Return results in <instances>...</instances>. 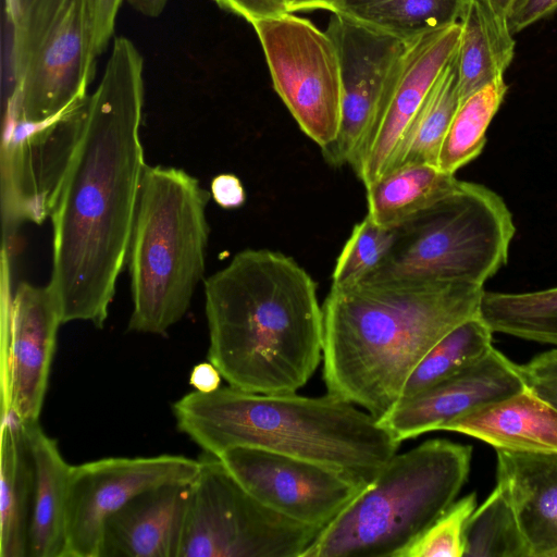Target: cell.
Returning <instances> with one entry per match:
<instances>
[{"instance_id": "obj_1", "label": "cell", "mask_w": 557, "mask_h": 557, "mask_svg": "<svg viewBox=\"0 0 557 557\" xmlns=\"http://www.w3.org/2000/svg\"><path fill=\"white\" fill-rule=\"evenodd\" d=\"M144 60L116 37L96 90L84 106L76 147L51 210L52 271L48 283L62 322L102 329L127 263L146 168L140 125Z\"/></svg>"}, {"instance_id": "obj_2", "label": "cell", "mask_w": 557, "mask_h": 557, "mask_svg": "<svg viewBox=\"0 0 557 557\" xmlns=\"http://www.w3.org/2000/svg\"><path fill=\"white\" fill-rule=\"evenodd\" d=\"M208 358L228 385L295 393L322 361L323 312L311 275L292 257L245 249L205 280Z\"/></svg>"}, {"instance_id": "obj_3", "label": "cell", "mask_w": 557, "mask_h": 557, "mask_svg": "<svg viewBox=\"0 0 557 557\" xmlns=\"http://www.w3.org/2000/svg\"><path fill=\"white\" fill-rule=\"evenodd\" d=\"M484 292L465 283L332 286L322 304L327 393L384 418L432 346L480 314Z\"/></svg>"}, {"instance_id": "obj_4", "label": "cell", "mask_w": 557, "mask_h": 557, "mask_svg": "<svg viewBox=\"0 0 557 557\" xmlns=\"http://www.w3.org/2000/svg\"><path fill=\"white\" fill-rule=\"evenodd\" d=\"M326 393L261 394L231 385L191 392L172 406L180 432L219 457L253 447L312 461L369 486L400 442L364 409Z\"/></svg>"}, {"instance_id": "obj_5", "label": "cell", "mask_w": 557, "mask_h": 557, "mask_svg": "<svg viewBox=\"0 0 557 557\" xmlns=\"http://www.w3.org/2000/svg\"><path fill=\"white\" fill-rule=\"evenodd\" d=\"M210 196L183 169L146 165L126 263L128 331L165 335L186 314L205 274Z\"/></svg>"}, {"instance_id": "obj_6", "label": "cell", "mask_w": 557, "mask_h": 557, "mask_svg": "<svg viewBox=\"0 0 557 557\" xmlns=\"http://www.w3.org/2000/svg\"><path fill=\"white\" fill-rule=\"evenodd\" d=\"M472 447L432 438L396 453L301 557H397L465 485Z\"/></svg>"}, {"instance_id": "obj_7", "label": "cell", "mask_w": 557, "mask_h": 557, "mask_svg": "<svg viewBox=\"0 0 557 557\" xmlns=\"http://www.w3.org/2000/svg\"><path fill=\"white\" fill-rule=\"evenodd\" d=\"M394 232L383 262L360 282L483 286L507 263L516 227L500 196L481 184L460 181L455 190Z\"/></svg>"}, {"instance_id": "obj_8", "label": "cell", "mask_w": 557, "mask_h": 557, "mask_svg": "<svg viewBox=\"0 0 557 557\" xmlns=\"http://www.w3.org/2000/svg\"><path fill=\"white\" fill-rule=\"evenodd\" d=\"M11 28L8 94L20 95L18 121L42 122L86 100L96 65L91 0H22Z\"/></svg>"}, {"instance_id": "obj_9", "label": "cell", "mask_w": 557, "mask_h": 557, "mask_svg": "<svg viewBox=\"0 0 557 557\" xmlns=\"http://www.w3.org/2000/svg\"><path fill=\"white\" fill-rule=\"evenodd\" d=\"M322 530L264 506L219 457L203 451L178 557H301Z\"/></svg>"}, {"instance_id": "obj_10", "label": "cell", "mask_w": 557, "mask_h": 557, "mask_svg": "<svg viewBox=\"0 0 557 557\" xmlns=\"http://www.w3.org/2000/svg\"><path fill=\"white\" fill-rule=\"evenodd\" d=\"M273 87L300 129L321 149L341 123L336 46L325 30L292 12L253 22Z\"/></svg>"}, {"instance_id": "obj_11", "label": "cell", "mask_w": 557, "mask_h": 557, "mask_svg": "<svg viewBox=\"0 0 557 557\" xmlns=\"http://www.w3.org/2000/svg\"><path fill=\"white\" fill-rule=\"evenodd\" d=\"M85 102L42 122L18 121L2 135L1 214L9 257L18 227L24 222L40 224L51 214L79 137Z\"/></svg>"}, {"instance_id": "obj_12", "label": "cell", "mask_w": 557, "mask_h": 557, "mask_svg": "<svg viewBox=\"0 0 557 557\" xmlns=\"http://www.w3.org/2000/svg\"><path fill=\"white\" fill-rule=\"evenodd\" d=\"M325 32L339 58L342 109L337 135L321 152L334 168H354L375 132L408 41L334 13Z\"/></svg>"}, {"instance_id": "obj_13", "label": "cell", "mask_w": 557, "mask_h": 557, "mask_svg": "<svg viewBox=\"0 0 557 557\" xmlns=\"http://www.w3.org/2000/svg\"><path fill=\"white\" fill-rule=\"evenodd\" d=\"M199 459L181 455L109 457L72 466L63 557H100L108 518L137 494L168 483L191 482Z\"/></svg>"}, {"instance_id": "obj_14", "label": "cell", "mask_w": 557, "mask_h": 557, "mask_svg": "<svg viewBox=\"0 0 557 557\" xmlns=\"http://www.w3.org/2000/svg\"><path fill=\"white\" fill-rule=\"evenodd\" d=\"M219 458L264 506L322 529L366 488L341 471L265 449L235 447Z\"/></svg>"}, {"instance_id": "obj_15", "label": "cell", "mask_w": 557, "mask_h": 557, "mask_svg": "<svg viewBox=\"0 0 557 557\" xmlns=\"http://www.w3.org/2000/svg\"><path fill=\"white\" fill-rule=\"evenodd\" d=\"M61 324L50 286L21 282L9 307L2 416L22 423L38 421Z\"/></svg>"}, {"instance_id": "obj_16", "label": "cell", "mask_w": 557, "mask_h": 557, "mask_svg": "<svg viewBox=\"0 0 557 557\" xmlns=\"http://www.w3.org/2000/svg\"><path fill=\"white\" fill-rule=\"evenodd\" d=\"M460 33L458 22L407 42L375 132L352 168L366 187L387 172L410 122L456 53Z\"/></svg>"}, {"instance_id": "obj_17", "label": "cell", "mask_w": 557, "mask_h": 557, "mask_svg": "<svg viewBox=\"0 0 557 557\" xmlns=\"http://www.w3.org/2000/svg\"><path fill=\"white\" fill-rule=\"evenodd\" d=\"M525 388L520 368L496 348L482 359L413 398L379 421L401 443L443 430L456 418Z\"/></svg>"}, {"instance_id": "obj_18", "label": "cell", "mask_w": 557, "mask_h": 557, "mask_svg": "<svg viewBox=\"0 0 557 557\" xmlns=\"http://www.w3.org/2000/svg\"><path fill=\"white\" fill-rule=\"evenodd\" d=\"M190 482L146 490L106 521L100 557H178Z\"/></svg>"}, {"instance_id": "obj_19", "label": "cell", "mask_w": 557, "mask_h": 557, "mask_svg": "<svg viewBox=\"0 0 557 557\" xmlns=\"http://www.w3.org/2000/svg\"><path fill=\"white\" fill-rule=\"evenodd\" d=\"M497 485L509 500L531 557L557 553V453L496 449Z\"/></svg>"}, {"instance_id": "obj_20", "label": "cell", "mask_w": 557, "mask_h": 557, "mask_svg": "<svg viewBox=\"0 0 557 557\" xmlns=\"http://www.w3.org/2000/svg\"><path fill=\"white\" fill-rule=\"evenodd\" d=\"M495 449L557 453V409L527 387L448 422Z\"/></svg>"}, {"instance_id": "obj_21", "label": "cell", "mask_w": 557, "mask_h": 557, "mask_svg": "<svg viewBox=\"0 0 557 557\" xmlns=\"http://www.w3.org/2000/svg\"><path fill=\"white\" fill-rule=\"evenodd\" d=\"M34 462L27 557H63L65 509L72 466L38 421L23 423Z\"/></svg>"}, {"instance_id": "obj_22", "label": "cell", "mask_w": 557, "mask_h": 557, "mask_svg": "<svg viewBox=\"0 0 557 557\" xmlns=\"http://www.w3.org/2000/svg\"><path fill=\"white\" fill-rule=\"evenodd\" d=\"M34 462L22 422L2 416L0 461V557H27Z\"/></svg>"}, {"instance_id": "obj_23", "label": "cell", "mask_w": 557, "mask_h": 557, "mask_svg": "<svg viewBox=\"0 0 557 557\" xmlns=\"http://www.w3.org/2000/svg\"><path fill=\"white\" fill-rule=\"evenodd\" d=\"M455 174L431 164H409L393 170L367 189L368 215L394 228L455 190Z\"/></svg>"}, {"instance_id": "obj_24", "label": "cell", "mask_w": 557, "mask_h": 557, "mask_svg": "<svg viewBox=\"0 0 557 557\" xmlns=\"http://www.w3.org/2000/svg\"><path fill=\"white\" fill-rule=\"evenodd\" d=\"M459 23L457 65L461 102L504 76L515 55V39L499 30L480 0L468 2Z\"/></svg>"}, {"instance_id": "obj_25", "label": "cell", "mask_w": 557, "mask_h": 557, "mask_svg": "<svg viewBox=\"0 0 557 557\" xmlns=\"http://www.w3.org/2000/svg\"><path fill=\"white\" fill-rule=\"evenodd\" d=\"M470 0H339L333 11L404 41L458 23Z\"/></svg>"}, {"instance_id": "obj_26", "label": "cell", "mask_w": 557, "mask_h": 557, "mask_svg": "<svg viewBox=\"0 0 557 557\" xmlns=\"http://www.w3.org/2000/svg\"><path fill=\"white\" fill-rule=\"evenodd\" d=\"M459 104L456 51L410 122L386 173L409 164L437 166L442 143Z\"/></svg>"}, {"instance_id": "obj_27", "label": "cell", "mask_w": 557, "mask_h": 557, "mask_svg": "<svg viewBox=\"0 0 557 557\" xmlns=\"http://www.w3.org/2000/svg\"><path fill=\"white\" fill-rule=\"evenodd\" d=\"M493 333L480 314L454 327L418 362L403 388L399 403L413 398L478 362L493 348Z\"/></svg>"}, {"instance_id": "obj_28", "label": "cell", "mask_w": 557, "mask_h": 557, "mask_svg": "<svg viewBox=\"0 0 557 557\" xmlns=\"http://www.w3.org/2000/svg\"><path fill=\"white\" fill-rule=\"evenodd\" d=\"M480 315L493 332L557 347V287L529 293L484 292Z\"/></svg>"}, {"instance_id": "obj_29", "label": "cell", "mask_w": 557, "mask_h": 557, "mask_svg": "<svg viewBox=\"0 0 557 557\" xmlns=\"http://www.w3.org/2000/svg\"><path fill=\"white\" fill-rule=\"evenodd\" d=\"M507 89L502 76L460 102L441 146L440 170L455 174L481 153L486 143V129Z\"/></svg>"}, {"instance_id": "obj_30", "label": "cell", "mask_w": 557, "mask_h": 557, "mask_svg": "<svg viewBox=\"0 0 557 557\" xmlns=\"http://www.w3.org/2000/svg\"><path fill=\"white\" fill-rule=\"evenodd\" d=\"M463 556L531 557L516 513L498 485L468 521Z\"/></svg>"}, {"instance_id": "obj_31", "label": "cell", "mask_w": 557, "mask_h": 557, "mask_svg": "<svg viewBox=\"0 0 557 557\" xmlns=\"http://www.w3.org/2000/svg\"><path fill=\"white\" fill-rule=\"evenodd\" d=\"M394 235V228L376 224L367 214L355 225L336 260L332 286L356 284L373 272L387 256Z\"/></svg>"}, {"instance_id": "obj_32", "label": "cell", "mask_w": 557, "mask_h": 557, "mask_svg": "<svg viewBox=\"0 0 557 557\" xmlns=\"http://www.w3.org/2000/svg\"><path fill=\"white\" fill-rule=\"evenodd\" d=\"M475 508L474 492L455 500L397 557H463L466 528Z\"/></svg>"}, {"instance_id": "obj_33", "label": "cell", "mask_w": 557, "mask_h": 557, "mask_svg": "<svg viewBox=\"0 0 557 557\" xmlns=\"http://www.w3.org/2000/svg\"><path fill=\"white\" fill-rule=\"evenodd\" d=\"M519 368L525 387L557 409V348L535 356Z\"/></svg>"}, {"instance_id": "obj_34", "label": "cell", "mask_w": 557, "mask_h": 557, "mask_svg": "<svg viewBox=\"0 0 557 557\" xmlns=\"http://www.w3.org/2000/svg\"><path fill=\"white\" fill-rule=\"evenodd\" d=\"M122 0H91V49L97 58L107 48Z\"/></svg>"}, {"instance_id": "obj_35", "label": "cell", "mask_w": 557, "mask_h": 557, "mask_svg": "<svg viewBox=\"0 0 557 557\" xmlns=\"http://www.w3.org/2000/svg\"><path fill=\"white\" fill-rule=\"evenodd\" d=\"M219 7L252 24L256 21L280 16L287 11L284 0H214Z\"/></svg>"}, {"instance_id": "obj_36", "label": "cell", "mask_w": 557, "mask_h": 557, "mask_svg": "<svg viewBox=\"0 0 557 557\" xmlns=\"http://www.w3.org/2000/svg\"><path fill=\"white\" fill-rule=\"evenodd\" d=\"M557 10V0H524L508 18V29L515 35Z\"/></svg>"}, {"instance_id": "obj_37", "label": "cell", "mask_w": 557, "mask_h": 557, "mask_svg": "<svg viewBox=\"0 0 557 557\" xmlns=\"http://www.w3.org/2000/svg\"><path fill=\"white\" fill-rule=\"evenodd\" d=\"M211 196L224 209L239 208L246 200L240 180L234 174H220L211 182Z\"/></svg>"}, {"instance_id": "obj_38", "label": "cell", "mask_w": 557, "mask_h": 557, "mask_svg": "<svg viewBox=\"0 0 557 557\" xmlns=\"http://www.w3.org/2000/svg\"><path fill=\"white\" fill-rule=\"evenodd\" d=\"M222 375L210 361L196 364L189 376V384L195 391L210 393L221 387Z\"/></svg>"}, {"instance_id": "obj_39", "label": "cell", "mask_w": 557, "mask_h": 557, "mask_svg": "<svg viewBox=\"0 0 557 557\" xmlns=\"http://www.w3.org/2000/svg\"><path fill=\"white\" fill-rule=\"evenodd\" d=\"M491 14L493 21L505 35H512L508 29V18L515 0H480ZM513 36V35H512Z\"/></svg>"}, {"instance_id": "obj_40", "label": "cell", "mask_w": 557, "mask_h": 557, "mask_svg": "<svg viewBox=\"0 0 557 557\" xmlns=\"http://www.w3.org/2000/svg\"><path fill=\"white\" fill-rule=\"evenodd\" d=\"M339 0H284L288 12L327 10L333 13Z\"/></svg>"}, {"instance_id": "obj_41", "label": "cell", "mask_w": 557, "mask_h": 557, "mask_svg": "<svg viewBox=\"0 0 557 557\" xmlns=\"http://www.w3.org/2000/svg\"><path fill=\"white\" fill-rule=\"evenodd\" d=\"M139 13L148 17H157L163 11L168 0H127Z\"/></svg>"}, {"instance_id": "obj_42", "label": "cell", "mask_w": 557, "mask_h": 557, "mask_svg": "<svg viewBox=\"0 0 557 557\" xmlns=\"http://www.w3.org/2000/svg\"><path fill=\"white\" fill-rule=\"evenodd\" d=\"M4 4L8 23L12 25L21 12L22 0H4Z\"/></svg>"}, {"instance_id": "obj_43", "label": "cell", "mask_w": 557, "mask_h": 557, "mask_svg": "<svg viewBox=\"0 0 557 557\" xmlns=\"http://www.w3.org/2000/svg\"><path fill=\"white\" fill-rule=\"evenodd\" d=\"M524 2V0H515L513 1V5H512V10H511V13L517 10L522 3ZM510 13V14H511ZM510 16V15H509Z\"/></svg>"}, {"instance_id": "obj_44", "label": "cell", "mask_w": 557, "mask_h": 557, "mask_svg": "<svg viewBox=\"0 0 557 557\" xmlns=\"http://www.w3.org/2000/svg\"><path fill=\"white\" fill-rule=\"evenodd\" d=\"M554 557H557V553L555 554V556H554Z\"/></svg>"}]
</instances>
